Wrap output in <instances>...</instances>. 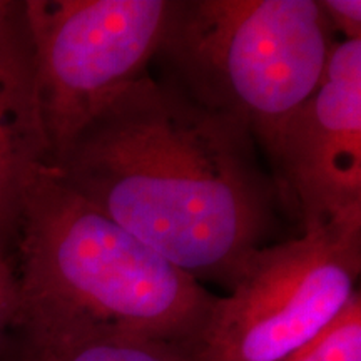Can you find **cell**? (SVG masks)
Here are the masks:
<instances>
[{"label": "cell", "instance_id": "cell-3", "mask_svg": "<svg viewBox=\"0 0 361 361\" xmlns=\"http://www.w3.org/2000/svg\"><path fill=\"white\" fill-rule=\"evenodd\" d=\"M335 44L318 0H174L156 61L194 101L239 121L271 161Z\"/></svg>", "mask_w": 361, "mask_h": 361}, {"label": "cell", "instance_id": "cell-2", "mask_svg": "<svg viewBox=\"0 0 361 361\" xmlns=\"http://www.w3.org/2000/svg\"><path fill=\"white\" fill-rule=\"evenodd\" d=\"M17 313L189 348L216 298L67 184L51 164L25 191Z\"/></svg>", "mask_w": 361, "mask_h": 361}, {"label": "cell", "instance_id": "cell-6", "mask_svg": "<svg viewBox=\"0 0 361 361\" xmlns=\"http://www.w3.org/2000/svg\"><path fill=\"white\" fill-rule=\"evenodd\" d=\"M269 162L279 201L303 229L361 214V39L336 40Z\"/></svg>", "mask_w": 361, "mask_h": 361}, {"label": "cell", "instance_id": "cell-9", "mask_svg": "<svg viewBox=\"0 0 361 361\" xmlns=\"http://www.w3.org/2000/svg\"><path fill=\"white\" fill-rule=\"evenodd\" d=\"M283 361H361L360 293L322 335Z\"/></svg>", "mask_w": 361, "mask_h": 361}, {"label": "cell", "instance_id": "cell-1", "mask_svg": "<svg viewBox=\"0 0 361 361\" xmlns=\"http://www.w3.org/2000/svg\"><path fill=\"white\" fill-rule=\"evenodd\" d=\"M51 166L202 284L229 290L276 221V184L250 130L151 71L111 97Z\"/></svg>", "mask_w": 361, "mask_h": 361}, {"label": "cell", "instance_id": "cell-8", "mask_svg": "<svg viewBox=\"0 0 361 361\" xmlns=\"http://www.w3.org/2000/svg\"><path fill=\"white\" fill-rule=\"evenodd\" d=\"M0 361H192L189 351L151 338L16 313L0 336Z\"/></svg>", "mask_w": 361, "mask_h": 361}, {"label": "cell", "instance_id": "cell-5", "mask_svg": "<svg viewBox=\"0 0 361 361\" xmlns=\"http://www.w3.org/2000/svg\"><path fill=\"white\" fill-rule=\"evenodd\" d=\"M24 11L54 164L111 97L147 74L174 0H25Z\"/></svg>", "mask_w": 361, "mask_h": 361}, {"label": "cell", "instance_id": "cell-7", "mask_svg": "<svg viewBox=\"0 0 361 361\" xmlns=\"http://www.w3.org/2000/svg\"><path fill=\"white\" fill-rule=\"evenodd\" d=\"M51 164L24 2L0 0V263L16 268L25 191Z\"/></svg>", "mask_w": 361, "mask_h": 361}, {"label": "cell", "instance_id": "cell-10", "mask_svg": "<svg viewBox=\"0 0 361 361\" xmlns=\"http://www.w3.org/2000/svg\"><path fill=\"white\" fill-rule=\"evenodd\" d=\"M318 6L333 35L341 34V40L361 39L360 0H318Z\"/></svg>", "mask_w": 361, "mask_h": 361}, {"label": "cell", "instance_id": "cell-11", "mask_svg": "<svg viewBox=\"0 0 361 361\" xmlns=\"http://www.w3.org/2000/svg\"><path fill=\"white\" fill-rule=\"evenodd\" d=\"M19 306V286H17L16 268L0 263V336L12 323Z\"/></svg>", "mask_w": 361, "mask_h": 361}, {"label": "cell", "instance_id": "cell-4", "mask_svg": "<svg viewBox=\"0 0 361 361\" xmlns=\"http://www.w3.org/2000/svg\"><path fill=\"white\" fill-rule=\"evenodd\" d=\"M361 214L303 229L247 255L216 298L192 361H283L322 335L358 295Z\"/></svg>", "mask_w": 361, "mask_h": 361}]
</instances>
